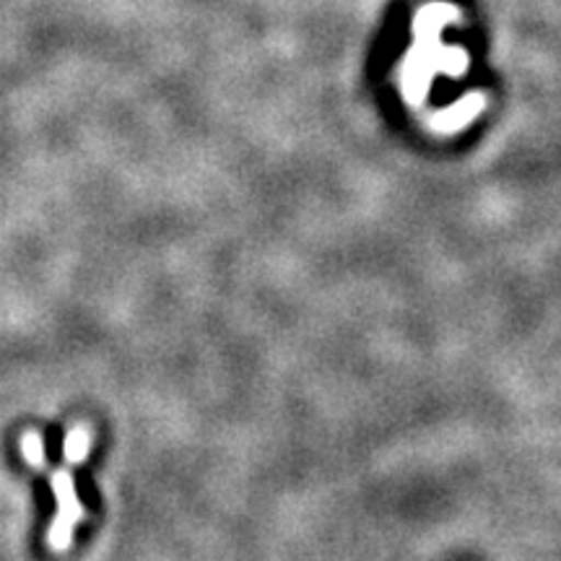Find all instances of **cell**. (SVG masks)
Listing matches in <instances>:
<instances>
[{
  "label": "cell",
  "mask_w": 561,
  "mask_h": 561,
  "mask_svg": "<svg viewBox=\"0 0 561 561\" xmlns=\"http://www.w3.org/2000/svg\"><path fill=\"white\" fill-rule=\"evenodd\" d=\"M50 486L55 494V502H58V512H55V520L47 530V546L53 551H68L70 543H73V530L76 525L83 520L87 510L76 496L73 476H70L68 468H58V471L50 473Z\"/></svg>",
  "instance_id": "obj_1"
},
{
  "label": "cell",
  "mask_w": 561,
  "mask_h": 561,
  "mask_svg": "<svg viewBox=\"0 0 561 561\" xmlns=\"http://www.w3.org/2000/svg\"><path fill=\"white\" fill-rule=\"evenodd\" d=\"M89 450H91V430L87 424L73 426V430L68 432L66 445H62V455H66V462H68V466H79V462L89 458Z\"/></svg>",
  "instance_id": "obj_2"
},
{
  "label": "cell",
  "mask_w": 561,
  "mask_h": 561,
  "mask_svg": "<svg viewBox=\"0 0 561 561\" xmlns=\"http://www.w3.org/2000/svg\"><path fill=\"white\" fill-rule=\"evenodd\" d=\"M21 455H24L26 466L34 471H45L47 468V453H45V439L39 437V432L30 430L21 437Z\"/></svg>",
  "instance_id": "obj_3"
}]
</instances>
